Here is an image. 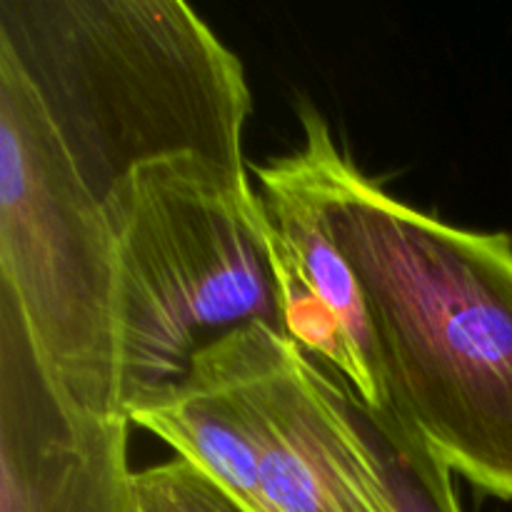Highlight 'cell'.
<instances>
[{"instance_id": "obj_1", "label": "cell", "mask_w": 512, "mask_h": 512, "mask_svg": "<svg viewBox=\"0 0 512 512\" xmlns=\"http://www.w3.org/2000/svg\"><path fill=\"white\" fill-rule=\"evenodd\" d=\"M300 120L368 305L385 405L475 490L512 500V235L403 203L340 153L318 110Z\"/></svg>"}, {"instance_id": "obj_2", "label": "cell", "mask_w": 512, "mask_h": 512, "mask_svg": "<svg viewBox=\"0 0 512 512\" xmlns=\"http://www.w3.org/2000/svg\"><path fill=\"white\" fill-rule=\"evenodd\" d=\"M0 60L98 200L185 155L250 183L243 63L183 0H0Z\"/></svg>"}, {"instance_id": "obj_3", "label": "cell", "mask_w": 512, "mask_h": 512, "mask_svg": "<svg viewBox=\"0 0 512 512\" xmlns=\"http://www.w3.org/2000/svg\"><path fill=\"white\" fill-rule=\"evenodd\" d=\"M100 203L125 418L178 393L198 355L228 335L250 325L285 333L273 228L253 183L185 155L140 165Z\"/></svg>"}, {"instance_id": "obj_4", "label": "cell", "mask_w": 512, "mask_h": 512, "mask_svg": "<svg viewBox=\"0 0 512 512\" xmlns=\"http://www.w3.org/2000/svg\"><path fill=\"white\" fill-rule=\"evenodd\" d=\"M0 290L20 310L60 393L120 408L115 253L85 185L18 70L0 60ZM128 420V418H125Z\"/></svg>"}, {"instance_id": "obj_5", "label": "cell", "mask_w": 512, "mask_h": 512, "mask_svg": "<svg viewBox=\"0 0 512 512\" xmlns=\"http://www.w3.org/2000/svg\"><path fill=\"white\" fill-rule=\"evenodd\" d=\"M193 370L233 398L258 460L265 512H378L313 360L293 338L250 325L200 353Z\"/></svg>"}, {"instance_id": "obj_6", "label": "cell", "mask_w": 512, "mask_h": 512, "mask_svg": "<svg viewBox=\"0 0 512 512\" xmlns=\"http://www.w3.org/2000/svg\"><path fill=\"white\" fill-rule=\"evenodd\" d=\"M128 428L60 393L0 290V512H140Z\"/></svg>"}, {"instance_id": "obj_7", "label": "cell", "mask_w": 512, "mask_h": 512, "mask_svg": "<svg viewBox=\"0 0 512 512\" xmlns=\"http://www.w3.org/2000/svg\"><path fill=\"white\" fill-rule=\"evenodd\" d=\"M255 175L273 228L285 333L305 355L330 365L365 405L383 408L368 305L335 238L313 153L303 143L258 165Z\"/></svg>"}, {"instance_id": "obj_8", "label": "cell", "mask_w": 512, "mask_h": 512, "mask_svg": "<svg viewBox=\"0 0 512 512\" xmlns=\"http://www.w3.org/2000/svg\"><path fill=\"white\" fill-rule=\"evenodd\" d=\"M313 360V358H310ZM313 375L358 455L360 483L378 512H463L453 470L388 408H370L330 365L313 360Z\"/></svg>"}, {"instance_id": "obj_9", "label": "cell", "mask_w": 512, "mask_h": 512, "mask_svg": "<svg viewBox=\"0 0 512 512\" xmlns=\"http://www.w3.org/2000/svg\"><path fill=\"white\" fill-rule=\"evenodd\" d=\"M140 512H245L208 475L185 460L135 473Z\"/></svg>"}]
</instances>
